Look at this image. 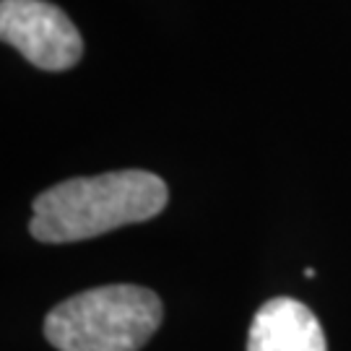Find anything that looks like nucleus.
Listing matches in <instances>:
<instances>
[{
    "instance_id": "4",
    "label": "nucleus",
    "mask_w": 351,
    "mask_h": 351,
    "mask_svg": "<svg viewBox=\"0 0 351 351\" xmlns=\"http://www.w3.org/2000/svg\"><path fill=\"white\" fill-rule=\"evenodd\" d=\"M247 351H328L315 313L291 297L268 300L252 317Z\"/></svg>"
},
{
    "instance_id": "1",
    "label": "nucleus",
    "mask_w": 351,
    "mask_h": 351,
    "mask_svg": "<svg viewBox=\"0 0 351 351\" xmlns=\"http://www.w3.org/2000/svg\"><path fill=\"white\" fill-rule=\"evenodd\" d=\"M169 190L146 169H120L73 177L34 198L29 232L39 242L63 245L107 234L128 224L149 221L167 206Z\"/></svg>"
},
{
    "instance_id": "3",
    "label": "nucleus",
    "mask_w": 351,
    "mask_h": 351,
    "mask_svg": "<svg viewBox=\"0 0 351 351\" xmlns=\"http://www.w3.org/2000/svg\"><path fill=\"white\" fill-rule=\"evenodd\" d=\"M0 37L42 71H68L84 55V39L68 13L45 0H3Z\"/></svg>"
},
{
    "instance_id": "2",
    "label": "nucleus",
    "mask_w": 351,
    "mask_h": 351,
    "mask_svg": "<svg viewBox=\"0 0 351 351\" xmlns=\"http://www.w3.org/2000/svg\"><path fill=\"white\" fill-rule=\"evenodd\" d=\"M162 300L146 287L86 289L52 307L45 339L58 351H138L159 330Z\"/></svg>"
}]
</instances>
